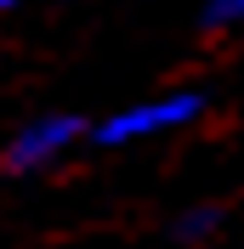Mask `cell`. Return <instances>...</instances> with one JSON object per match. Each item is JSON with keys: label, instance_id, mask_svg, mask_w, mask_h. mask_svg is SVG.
Instances as JSON below:
<instances>
[{"label": "cell", "instance_id": "4", "mask_svg": "<svg viewBox=\"0 0 244 249\" xmlns=\"http://www.w3.org/2000/svg\"><path fill=\"white\" fill-rule=\"evenodd\" d=\"M199 29H204V34L244 29V0H204V6H199Z\"/></svg>", "mask_w": 244, "mask_h": 249}, {"label": "cell", "instance_id": "5", "mask_svg": "<svg viewBox=\"0 0 244 249\" xmlns=\"http://www.w3.org/2000/svg\"><path fill=\"white\" fill-rule=\"evenodd\" d=\"M17 6H23V0H0V17H12V12H17Z\"/></svg>", "mask_w": 244, "mask_h": 249}, {"label": "cell", "instance_id": "1", "mask_svg": "<svg viewBox=\"0 0 244 249\" xmlns=\"http://www.w3.org/2000/svg\"><path fill=\"white\" fill-rule=\"evenodd\" d=\"M204 113H210V96L199 85H176V91L142 96V102H125V108L91 119L85 142L91 147H137V142H159V136H176V130H193Z\"/></svg>", "mask_w": 244, "mask_h": 249}, {"label": "cell", "instance_id": "3", "mask_svg": "<svg viewBox=\"0 0 244 249\" xmlns=\"http://www.w3.org/2000/svg\"><path fill=\"white\" fill-rule=\"evenodd\" d=\"M222 221H227L222 204H187L182 215L170 221V238H176L182 249H199V244H210V238L222 232Z\"/></svg>", "mask_w": 244, "mask_h": 249}, {"label": "cell", "instance_id": "2", "mask_svg": "<svg viewBox=\"0 0 244 249\" xmlns=\"http://www.w3.org/2000/svg\"><path fill=\"white\" fill-rule=\"evenodd\" d=\"M85 124H91L85 113H68V108L23 119L6 136V147H0V170L6 176H46V170H57L74 147H85Z\"/></svg>", "mask_w": 244, "mask_h": 249}]
</instances>
